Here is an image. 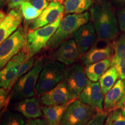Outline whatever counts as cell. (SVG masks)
<instances>
[{"label": "cell", "instance_id": "36", "mask_svg": "<svg viewBox=\"0 0 125 125\" xmlns=\"http://www.w3.org/2000/svg\"><path fill=\"white\" fill-rule=\"evenodd\" d=\"M5 17V13L4 11H2V10H0V24H1V23L2 22V21L4 20Z\"/></svg>", "mask_w": 125, "mask_h": 125}, {"label": "cell", "instance_id": "37", "mask_svg": "<svg viewBox=\"0 0 125 125\" xmlns=\"http://www.w3.org/2000/svg\"><path fill=\"white\" fill-rule=\"evenodd\" d=\"M8 0H0V9L2 8L3 6L8 2Z\"/></svg>", "mask_w": 125, "mask_h": 125}, {"label": "cell", "instance_id": "6", "mask_svg": "<svg viewBox=\"0 0 125 125\" xmlns=\"http://www.w3.org/2000/svg\"><path fill=\"white\" fill-rule=\"evenodd\" d=\"M26 29L20 26L0 45V70L10 60L24 48L27 41Z\"/></svg>", "mask_w": 125, "mask_h": 125}, {"label": "cell", "instance_id": "2", "mask_svg": "<svg viewBox=\"0 0 125 125\" xmlns=\"http://www.w3.org/2000/svg\"><path fill=\"white\" fill-rule=\"evenodd\" d=\"M89 18L90 14L88 12L67 15L62 18L46 46L51 49H56L62 42L74 35L79 28L88 23Z\"/></svg>", "mask_w": 125, "mask_h": 125}, {"label": "cell", "instance_id": "33", "mask_svg": "<svg viewBox=\"0 0 125 125\" xmlns=\"http://www.w3.org/2000/svg\"><path fill=\"white\" fill-rule=\"evenodd\" d=\"M25 125H48V124L45 119L35 118L30 119Z\"/></svg>", "mask_w": 125, "mask_h": 125}, {"label": "cell", "instance_id": "16", "mask_svg": "<svg viewBox=\"0 0 125 125\" xmlns=\"http://www.w3.org/2000/svg\"><path fill=\"white\" fill-rule=\"evenodd\" d=\"M96 35L92 21L87 23L75 32L73 38L81 53H85L93 46L96 41Z\"/></svg>", "mask_w": 125, "mask_h": 125}, {"label": "cell", "instance_id": "13", "mask_svg": "<svg viewBox=\"0 0 125 125\" xmlns=\"http://www.w3.org/2000/svg\"><path fill=\"white\" fill-rule=\"evenodd\" d=\"M40 100L45 106L62 105L74 100L64 82H62L49 91L41 95Z\"/></svg>", "mask_w": 125, "mask_h": 125}, {"label": "cell", "instance_id": "29", "mask_svg": "<svg viewBox=\"0 0 125 125\" xmlns=\"http://www.w3.org/2000/svg\"><path fill=\"white\" fill-rule=\"evenodd\" d=\"M107 117V112L105 111L97 112L96 115L85 125H104Z\"/></svg>", "mask_w": 125, "mask_h": 125}, {"label": "cell", "instance_id": "38", "mask_svg": "<svg viewBox=\"0 0 125 125\" xmlns=\"http://www.w3.org/2000/svg\"><path fill=\"white\" fill-rule=\"evenodd\" d=\"M115 2L118 3L119 4L124 5L125 4V0H113Z\"/></svg>", "mask_w": 125, "mask_h": 125}, {"label": "cell", "instance_id": "7", "mask_svg": "<svg viewBox=\"0 0 125 125\" xmlns=\"http://www.w3.org/2000/svg\"><path fill=\"white\" fill-rule=\"evenodd\" d=\"M96 113L93 108L79 100H74L65 109L60 125H85Z\"/></svg>", "mask_w": 125, "mask_h": 125}, {"label": "cell", "instance_id": "40", "mask_svg": "<svg viewBox=\"0 0 125 125\" xmlns=\"http://www.w3.org/2000/svg\"><path fill=\"white\" fill-rule=\"evenodd\" d=\"M96 1H98V2H100V1H101V0H96Z\"/></svg>", "mask_w": 125, "mask_h": 125}, {"label": "cell", "instance_id": "11", "mask_svg": "<svg viewBox=\"0 0 125 125\" xmlns=\"http://www.w3.org/2000/svg\"><path fill=\"white\" fill-rule=\"evenodd\" d=\"M104 96L99 82H92L88 79L86 85L78 98L82 103L99 112L103 111Z\"/></svg>", "mask_w": 125, "mask_h": 125}, {"label": "cell", "instance_id": "4", "mask_svg": "<svg viewBox=\"0 0 125 125\" xmlns=\"http://www.w3.org/2000/svg\"><path fill=\"white\" fill-rule=\"evenodd\" d=\"M65 70V65L57 60L46 62L36 85V94L42 95L58 85L63 79Z\"/></svg>", "mask_w": 125, "mask_h": 125}, {"label": "cell", "instance_id": "25", "mask_svg": "<svg viewBox=\"0 0 125 125\" xmlns=\"http://www.w3.org/2000/svg\"><path fill=\"white\" fill-rule=\"evenodd\" d=\"M105 125H125V115L120 108L111 111L107 115Z\"/></svg>", "mask_w": 125, "mask_h": 125}, {"label": "cell", "instance_id": "24", "mask_svg": "<svg viewBox=\"0 0 125 125\" xmlns=\"http://www.w3.org/2000/svg\"><path fill=\"white\" fill-rule=\"evenodd\" d=\"M23 16L26 20H33L42 13L41 10L35 8L30 2H25L20 5Z\"/></svg>", "mask_w": 125, "mask_h": 125}, {"label": "cell", "instance_id": "26", "mask_svg": "<svg viewBox=\"0 0 125 125\" xmlns=\"http://www.w3.org/2000/svg\"><path fill=\"white\" fill-rule=\"evenodd\" d=\"M111 66L116 70L119 78L125 80V59L114 55L111 57Z\"/></svg>", "mask_w": 125, "mask_h": 125}, {"label": "cell", "instance_id": "1", "mask_svg": "<svg viewBox=\"0 0 125 125\" xmlns=\"http://www.w3.org/2000/svg\"><path fill=\"white\" fill-rule=\"evenodd\" d=\"M90 15L98 38L112 40L118 34L117 19L109 3L95 4L90 9Z\"/></svg>", "mask_w": 125, "mask_h": 125}, {"label": "cell", "instance_id": "34", "mask_svg": "<svg viewBox=\"0 0 125 125\" xmlns=\"http://www.w3.org/2000/svg\"><path fill=\"white\" fill-rule=\"evenodd\" d=\"M9 90L0 88V109L2 108L3 106L7 101V97L8 96Z\"/></svg>", "mask_w": 125, "mask_h": 125}, {"label": "cell", "instance_id": "30", "mask_svg": "<svg viewBox=\"0 0 125 125\" xmlns=\"http://www.w3.org/2000/svg\"><path fill=\"white\" fill-rule=\"evenodd\" d=\"M118 19L120 29L122 31L125 32V7L118 11Z\"/></svg>", "mask_w": 125, "mask_h": 125}, {"label": "cell", "instance_id": "27", "mask_svg": "<svg viewBox=\"0 0 125 125\" xmlns=\"http://www.w3.org/2000/svg\"><path fill=\"white\" fill-rule=\"evenodd\" d=\"M115 54L121 58L125 59V35H120L113 43Z\"/></svg>", "mask_w": 125, "mask_h": 125}, {"label": "cell", "instance_id": "9", "mask_svg": "<svg viewBox=\"0 0 125 125\" xmlns=\"http://www.w3.org/2000/svg\"><path fill=\"white\" fill-rule=\"evenodd\" d=\"M27 51L23 49L0 70V88L9 90L15 85L18 71L21 64L27 59Z\"/></svg>", "mask_w": 125, "mask_h": 125}, {"label": "cell", "instance_id": "31", "mask_svg": "<svg viewBox=\"0 0 125 125\" xmlns=\"http://www.w3.org/2000/svg\"><path fill=\"white\" fill-rule=\"evenodd\" d=\"M30 2L34 7L41 11H43L48 5L47 0H30Z\"/></svg>", "mask_w": 125, "mask_h": 125}, {"label": "cell", "instance_id": "23", "mask_svg": "<svg viewBox=\"0 0 125 125\" xmlns=\"http://www.w3.org/2000/svg\"><path fill=\"white\" fill-rule=\"evenodd\" d=\"M25 117L19 112L7 111L2 116L1 125H25Z\"/></svg>", "mask_w": 125, "mask_h": 125}, {"label": "cell", "instance_id": "20", "mask_svg": "<svg viewBox=\"0 0 125 125\" xmlns=\"http://www.w3.org/2000/svg\"><path fill=\"white\" fill-rule=\"evenodd\" d=\"M70 103L62 105L45 106L42 108L43 116L48 125H60L62 115Z\"/></svg>", "mask_w": 125, "mask_h": 125}, {"label": "cell", "instance_id": "14", "mask_svg": "<svg viewBox=\"0 0 125 125\" xmlns=\"http://www.w3.org/2000/svg\"><path fill=\"white\" fill-rule=\"evenodd\" d=\"M82 54L74 38L68 39L56 49L53 56L56 60L64 65L74 64Z\"/></svg>", "mask_w": 125, "mask_h": 125}, {"label": "cell", "instance_id": "3", "mask_svg": "<svg viewBox=\"0 0 125 125\" xmlns=\"http://www.w3.org/2000/svg\"><path fill=\"white\" fill-rule=\"evenodd\" d=\"M46 62L44 58L37 60L32 68L18 79L12 92L13 100L20 101L35 95L39 76Z\"/></svg>", "mask_w": 125, "mask_h": 125}, {"label": "cell", "instance_id": "32", "mask_svg": "<svg viewBox=\"0 0 125 125\" xmlns=\"http://www.w3.org/2000/svg\"><path fill=\"white\" fill-rule=\"evenodd\" d=\"M30 0H8V10L15 8L19 7L21 4L25 2H30Z\"/></svg>", "mask_w": 125, "mask_h": 125}, {"label": "cell", "instance_id": "12", "mask_svg": "<svg viewBox=\"0 0 125 125\" xmlns=\"http://www.w3.org/2000/svg\"><path fill=\"white\" fill-rule=\"evenodd\" d=\"M64 12V6L62 2L52 1L42 12L38 18L30 23V30L39 29L54 22Z\"/></svg>", "mask_w": 125, "mask_h": 125}, {"label": "cell", "instance_id": "21", "mask_svg": "<svg viewBox=\"0 0 125 125\" xmlns=\"http://www.w3.org/2000/svg\"><path fill=\"white\" fill-rule=\"evenodd\" d=\"M93 0H65L64 1L65 15L83 13L89 8Z\"/></svg>", "mask_w": 125, "mask_h": 125}, {"label": "cell", "instance_id": "22", "mask_svg": "<svg viewBox=\"0 0 125 125\" xmlns=\"http://www.w3.org/2000/svg\"><path fill=\"white\" fill-rule=\"evenodd\" d=\"M118 78V72L114 67H110L105 71L99 79L100 85L103 94L105 95L108 93V92L114 86Z\"/></svg>", "mask_w": 125, "mask_h": 125}, {"label": "cell", "instance_id": "17", "mask_svg": "<svg viewBox=\"0 0 125 125\" xmlns=\"http://www.w3.org/2000/svg\"><path fill=\"white\" fill-rule=\"evenodd\" d=\"M125 99V80L119 79L105 95L104 108L105 111L118 108Z\"/></svg>", "mask_w": 125, "mask_h": 125}, {"label": "cell", "instance_id": "18", "mask_svg": "<svg viewBox=\"0 0 125 125\" xmlns=\"http://www.w3.org/2000/svg\"><path fill=\"white\" fill-rule=\"evenodd\" d=\"M41 101L36 97H29L18 101L15 105V109L21 114L26 118L35 119L43 115Z\"/></svg>", "mask_w": 125, "mask_h": 125}, {"label": "cell", "instance_id": "35", "mask_svg": "<svg viewBox=\"0 0 125 125\" xmlns=\"http://www.w3.org/2000/svg\"><path fill=\"white\" fill-rule=\"evenodd\" d=\"M118 108H120L122 110V111L123 112V113L125 114V99L123 100L121 104H120L119 107Z\"/></svg>", "mask_w": 125, "mask_h": 125}, {"label": "cell", "instance_id": "19", "mask_svg": "<svg viewBox=\"0 0 125 125\" xmlns=\"http://www.w3.org/2000/svg\"><path fill=\"white\" fill-rule=\"evenodd\" d=\"M111 66V58H107L86 66L85 74L87 79L92 82H97L101 76Z\"/></svg>", "mask_w": 125, "mask_h": 125}, {"label": "cell", "instance_id": "10", "mask_svg": "<svg viewBox=\"0 0 125 125\" xmlns=\"http://www.w3.org/2000/svg\"><path fill=\"white\" fill-rule=\"evenodd\" d=\"M114 52L113 43L110 41L98 39L93 46L81 57L82 63L85 66L100 62L110 57Z\"/></svg>", "mask_w": 125, "mask_h": 125}, {"label": "cell", "instance_id": "39", "mask_svg": "<svg viewBox=\"0 0 125 125\" xmlns=\"http://www.w3.org/2000/svg\"><path fill=\"white\" fill-rule=\"evenodd\" d=\"M47 1H58V2H63L64 1H65V0H47Z\"/></svg>", "mask_w": 125, "mask_h": 125}, {"label": "cell", "instance_id": "5", "mask_svg": "<svg viewBox=\"0 0 125 125\" xmlns=\"http://www.w3.org/2000/svg\"><path fill=\"white\" fill-rule=\"evenodd\" d=\"M63 15H61L58 19L51 24L34 30H30L27 33L26 41L28 53L26 60L34 57L46 46L60 24Z\"/></svg>", "mask_w": 125, "mask_h": 125}, {"label": "cell", "instance_id": "28", "mask_svg": "<svg viewBox=\"0 0 125 125\" xmlns=\"http://www.w3.org/2000/svg\"><path fill=\"white\" fill-rule=\"evenodd\" d=\"M36 60H35V58L34 57H31V59H29L27 60H25L24 62L21 64V65H20L19 70L18 71V75H17V81H18V79L21 77V76H23V75H24L26 73H27L29 70H30L31 68H32V67L34 66V65L35 64V62Z\"/></svg>", "mask_w": 125, "mask_h": 125}, {"label": "cell", "instance_id": "8", "mask_svg": "<svg viewBox=\"0 0 125 125\" xmlns=\"http://www.w3.org/2000/svg\"><path fill=\"white\" fill-rule=\"evenodd\" d=\"M62 81L66 85L73 99L75 100L84 89L88 79L83 67L78 63L65 68Z\"/></svg>", "mask_w": 125, "mask_h": 125}, {"label": "cell", "instance_id": "15", "mask_svg": "<svg viewBox=\"0 0 125 125\" xmlns=\"http://www.w3.org/2000/svg\"><path fill=\"white\" fill-rule=\"evenodd\" d=\"M21 8L11 9L0 24V45L20 26L23 20Z\"/></svg>", "mask_w": 125, "mask_h": 125}]
</instances>
